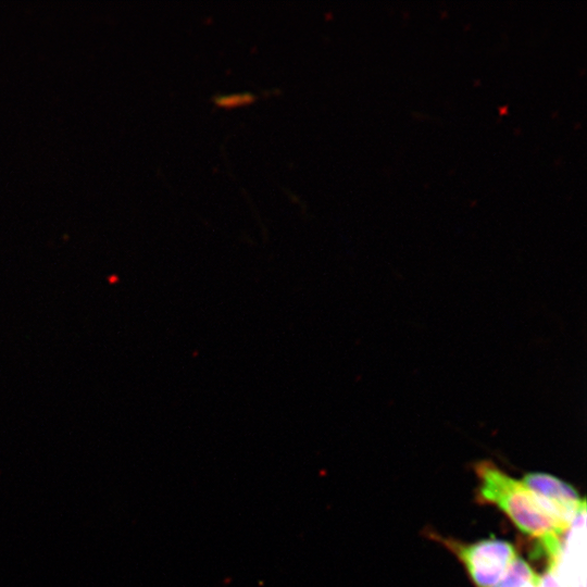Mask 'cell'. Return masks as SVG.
<instances>
[{
  "label": "cell",
  "instance_id": "cell-1",
  "mask_svg": "<svg viewBox=\"0 0 587 587\" xmlns=\"http://www.w3.org/2000/svg\"><path fill=\"white\" fill-rule=\"evenodd\" d=\"M478 496L495 504L524 534L539 540L548 559L562 552V533L536 502L528 488L490 461L475 464Z\"/></svg>",
  "mask_w": 587,
  "mask_h": 587
},
{
  "label": "cell",
  "instance_id": "cell-2",
  "mask_svg": "<svg viewBox=\"0 0 587 587\" xmlns=\"http://www.w3.org/2000/svg\"><path fill=\"white\" fill-rule=\"evenodd\" d=\"M446 545L464 564L477 587H494L517 557L512 544L498 538L472 544L446 540Z\"/></svg>",
  "mask_w": 587,
  "mask_h": 587
},
{
  "label": "cell",
  "instance_id": "cell-3",
  "mask_svg": "<svg viewBox=\"0 0 587 587\" xmlns=\"http://www.w3.org/2000/svg\"><path fill=\"white\" fill-rule=\"evenodd\" d=\"M521 480L562 533L569 530L576 513L586 504L571 485L553 475L535 472Z\"/></svg>",
  "mask_w": 587,
  "mask_h": 587
},
{
  "label": "cell",
  "instance_id": "cell-4",
  "mask_svg": "<svg viewBox=\"0 0 587 587\" xmlns=\"http://www.w3.org/2000/svg\"><path fill=\"white\" fill-rule=\"evenodd\" d=\"M540 576L521 557H516L494 587H539Z\"/></svg>",
  "mask_w": 587,
  "mask_h": 587
},
{
  "label": "cell",
  "instance_id": "cell-5",
  "mask_svg": "<svg viewBox=\"0 0 587 587\" xmlns=\"http://www.w3.org/2000/svg\"><path fill=\"white\" fill-rule=\"evenodd\" d=\"M559 563L560 559L548 560V567L544 575L540 576L539 587H569Z\"/></svg>",
  "mask_w": 587,
  "mask_h": 587
},
{
  "label": "cell",
  "instance_id": "cell-6",
  "mask_svg": "<svg viewBox=\"0 0 587 587\" xmlns=\"http://www.w3.org/2000/svg\"><path fill=\"white\" fill-rule=\"evenodd\" d=\"M254 100V96L249 92L233 93L218 96L215 98V103L224 108H235L243 104H248Z\"/></svg>",
  "mask_w": 587,
  "mask_h": 587
}]
</instances>
